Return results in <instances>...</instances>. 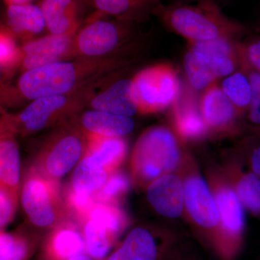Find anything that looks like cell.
I'll return each mask as SVG.
<instances>
[{
	"label": "cell",
	"instance_id": "cell-1",
	"mask_svg": "<svg viewBox=\"0 0 260 260\" xmlns=\"http://www.w3.org/2000/svg\"><path fill=\"white\" fill-rule=\"evenodd\" d=\"M184 186V219L203 249L215 260H225L218 205L197 162L186 153L180 170Z\"/></svg>",
	"mask_w": 260,
	"mask_h": 260
},
{
	"label": "cell",
	"instance_id": "cell-2",
	"mask_svg": "<svg viewBox=\"0 0 260 260\" xmlns=\"http://www.w3.org/2000/svg\"><path fill=\"white\" fill-rule=\"evenodd\" d=\"M162 22L191 43L205 42L219 38L240 41L247 29L223 14L220 8L209 0L198 5L162 4L154 13Z\"/></svg>",
	"mask_w": 260,
	"mask_h": 260
},
{
	"label": "cell",
	"instance_id": "cell-3",
	"mask_svg": "<svg viewBox=\"0 0 260 260\" xmlns=\"http://www.w3.org/2000/svg\"><path fill=\"white\" fill-rule=\"evenodd\" d=\"M186 153L174 129L164 125L148 128L133 149V179L138 185L147 187L162 176L179 172Z\"/></svg>",
	"mask_w": 260,
	"mask_h": 260
},
{
	"label": "cell",
	"instance_id": "cell-4",
	"mask_svg": "<svg viewBox=\"0 0 260 260\" xmlns=\"http://www.w3.org/2000/svg\"><path fill=\"white\" fill-rule=\"evenodd\" d=\"M205 178L220 213L225 260H237L245 237V209L219 165L207 166Z\"/></svg>",
	"mask_w": 260,
	"mask_h": 260
},
{
	"label": "cell",
	"instance_id": "cell-5",
	"mask_svg": "<svg viewBox=\"0 0 260 260\" xmlns=\"http://www.w3.org/2000/svg\"><path fill=\"white\" fill-rule=\"evenodd\" d=\"M185 242L167 225H139L104 260H170Z\"/></svg>",
	"mask_w": 260,
	"mask_h": 260
},
{
	"label": "cell",
	"instance_id": "cell-6",
	"mask_svg": "<svg viewBox=\"0 0 260 260\" xmlns=\"http://www.w3.org/2000/svg\"><path fill=\"white\" fill-rule=\"evenodd\" d=\"M139 101V112L156 113L174 105L179 97L180 83L170 64H159L138 73L133 79Z\"/></svg>",
	"mask_w": 260,
	"mask_h": 260
},
{
	"label": "cell",
	"instance_id": "cell-7",
	"mask_svg": "<svg viewBox=\"0 0 260 260\" xmlns=\"http://www.w3.org/2000/svg\"><path fill=\"white\" fill-rule=\"evenodd\" d=\"M79 75L75 64L56 61L26 70L19 78L18 88L23 97L32 101L68 95L74 89Z\"/></svg>",
	"mask_w": 260,
	"mask_h": 260
},
{
	"label": "cell",
	"instance_id": "cell-8",
	"mask_svg": "<svg viewBox=\"0 0 260 260\" xmlns=\"http://www.w3.org/2000/svg\"><path fill=\"white\" fill-rule=\"evenodd\" d=\"M200 107L208 133L225 138L245 134L242 116L218 85L212 84L205 89Z\"/></svg>",
	"mask_w": 260,
	"mask_h": 260
},
{
	"label": "cell",
	"instance_id": "cell-9",
	"mask_svg": "<svg viewBox=\"0 0 260 260\" xmlns=\"http://www.w3.org/2000/svg\"><path fill=\"white\" fill-rule=\"evenodd\" d=\"M146 199L162 218L184 219V186L181 173L167 174L150 183L146 187Z\"/></svg>",
	"mask_w": 260,
	"mask_h": 260
},
{
	"label": "cell",
	"instance_id": "cell-10",
	"mask_svg": "<svg viewBox=\"0 0 260 260\" xmlns=\"http://www.w3.org/2000/svg\"><path fill=\"white\" fill-rule=\"evenodd\" d=\"M184 70L191 86L205 90L220 78L239 69V58L208 55L190 49L184 60Z\"/></svg>",
	"mask_w": 260,
	"mask_h": 260
},
{
	"label": "cell",
	"instance_id": "cell-11",
	"mask_svg": "<svg viewBox=\"0 0 260 260\" xmlns=\"http://www.w3.org/2000/svg\"><path fill=\"white\" fill-rule=\"evenodd\" d=\"M244 209L260 217V178L246 167L232 150L219 165Z\"/></svg>",
	"mask_w": 260,
	"mask_h": 260
},
{
	"label": "cell",
	"instance_id": "cell-12",
	"mask_svg": "<svg viewBox=\"0 0 260 260\" xmlns=\"http://www.w3.org/2000/svg\"><path fill=\"white\" fill-rule=\"evenodd\" d=\"M124 28L108 20L88 24L76 38L78 51L87 56H101L115 50L124 37Z\"/></svg>",
	"mask_w": 260,
	"mask_h": 260
},
{
	"label": "cell",
	"instance_id": "cell-13",
	"mask_svg": "<svg viewBox=\"0 0 260 260\" xmlns=\"http://www.w3.org/2000/svg\"><path fill=\"white\" fill-rule=\"evenodd\" d=\"M90 104L95 110L128 117L139 112L138 92L133 80L116 82L95 95Z\"/></svg>",
	"mask_w": 260,
	"mask_h": 260
},
{
	"label": "cell",
	"instance_id": "cell-14",
	"mask_svg": "<svg viewBox=\"0 0 260 260\" xmlns=\"http://www.w3.org/2000/svg\"><path fill=\"white\" fill-rule=\"evenodd\" d=\"M73 34H50L27 44L20 51L23 68L31 70L58 61L69 50Z\"/></svg>",
	"mask_w": 260,
	"mask_h": 260
},
{
	"label": "cell",
	"instance_id": "cell-15",
	"mask_svg": "<svg viewBox=\"0 0 260 260\" xmlns=\"http://www.w3.org/2000/svg\"><path fill=\"white\" fill-rule=\"evenodd\" d=\"M22 205L29 220L34 225L50 226L56 219L55 210L47 184L38 179H30L24 184Z\"/></svg>",
	"mask_w": 260,
	"mask_h": 260
},
{
	"label": "cell",
	"instance_id": "cell-16",
	"mask_svg": "<svg viewBox=\"0 0 260 260\" xmlns=\"http://www.w3.org/2000/svg\"><path fill=\"white\" fill-rule=\"evenodd\" d=\"M173 107L174 131L181 142L196 141L208 135L200 105L192 99H178Z\"/></svg>",
	"mask_w": 260,
	"mask_h": 260
},
{
	"label": "cell",
	"instance_id": "cell-17",
	"mask_svg": "<svg viewBox=\"0 0 260 260\" xmlns=\"http://www.w3.org/2000/svg\"><path fill=\"white\" fill-rule=\"evenodd\" d=\"M80 0H43L40 8L51 34L75 32L78 25Z\"/></svg>",
	"mask_w": 260,
	"mask_h": 260
},
{
	"label": "cell",
	"instance_id": "cell-18",
	"mask_svg": "<svg viewBox=\"0 0 260 260\" xmlns=\"http://www.w3.org/2000/svg\"><path fill=\"white\" fill-rule=\"evenodd\" d=\"M68 101V95L35 99L19 114V123L28 132L42 129L54 116L67 107Z\"/></svg>",
	"mask_w": 260,
	"mask_h": 260
},
{
	"label": "cell",
	"instance_id": "cell-19",
	"mask_svg": "<svg viewBox=\"0 0 260 260\" xmlns=\"http://www.w3.org/2000/svg\"><path fill=\"white\" fill-rule=\"evenodd\" d=\"M81 121L85 129L102 138H123L135 127L131 117L95 109L85 112Z\"/></svg>",
	"mask_w": 260,
	"mask_h": 260
},
{
	"label": "cell",
	"instance_id": "cell-20",
	"mask_svg": "<svg viewBox=\"0 0 260 260\" xmlns=\"http://www.w3.org/2000/svg\"><path fill=\"white\" fill-rule=\"evenodd\" d=\"M83 144L79 137L68 135L53 146L46 160V169L52 177L59 178L68 174L79 161Z\"/></svg>",
	"mask_w": 260,
	"mask_h": 260
},
{
	"label": "cell",
	"instance_id": "cell-21",
	"mask_svg": "<svg viewBox=\"0 0 260 260\" xmlns=\"http://www.w3.org/2000/svg\"><path fill=\"white\" fill-rule=\"evenodd\" d=\"M160 5V0H93V5L103 14L124 22L145 20Z\"/></svg>",
	"mask_w": 260,
	"mask_h": 260
},
{
	"label": "cell",
	"instance_id": "cell-22",
	"mask_svg": "<svg viewBox=\"0 0 260 260\" xmlns=\"http://www.w3.org/2000/svg\"><path fill=\"white\" fill-rule=\"evenodd\" d=\"M8 23L12 31L30 37L47 28L40 7L32 4L9 5L7 12Z\"/></svg>",
	"mask_w": 260,
	"mask_h": 260
},
{
	"label": "cell",
	"instance_id": "cell-23",
	"mask_svg": "<svg viewBox=\"0 0 260 260\" xmlns=\"http://www.w3.org/2000/svg\"><path fill=\"white\" fill-rule=\"evenodd\" d=\"M21 175V161L18 145L11 135L0 140V185L13 194L16 192Z\"/></svg>",
	"mask_w": 260,
	"mask_h": 260
},
{
	"label": "cell",
	"instance_id": "cell-24",
	"mask_svg": "<svg viewBox=\"0 0 260 260\" xmlns=\"http://www.w3.org/2000/svg\"><path fill=\"white\" fill-rule=\"evenodd\" d=\"M109 179L108 170L85 157L75 169L73 177V191L92 194L102 189Z\"/></svg>",
	"mask_w": 260,
	"mask_h": 260
},
{
	"label": "cell",
	"instance_id": "cell-25",
	"mask_svg": "<svg viewBox=\"0 0 260 260\" xmlns=\"http://www.w3.org/2000/svg\"><path fill=\"white\" fill-rule=\"evenodd\" d=\"M221 89L244 120L251 102V88L247 75L239 68L225 77Z\"/></svg>",
	"mask_w": 260,
	"mask_h": 260
},
{
	"label": "cell",
	"instance_id": "cell-26",
	"mask_svg": "<svg viewBox=\"0 0 260 260\" xmlns=\"http://www.w3.org/2000/svg\"><path fill=\"white\" fill-rule=\"evenodd\" d=\"M126 144L122 138H102L95 143L90 158L108 171L117 167L125 157Z\"/></svg>",
	"mask_w": 260,
	"mask_h": 260
},
{
	"label": "cell",
	"instance_id": "cell-27",
	"mask_svg": "<svg viewBox=\"0 0 260 260\" xmlns=\"http://www.w3.org/2000/svg\"><path fill=\"white\" fill-rule=\"evenodd\" d=\"M239 68L247 75L251 88V102L244 117L245 133L249 130L260 129V73L248 63L237 43Z\"/></svg>",
	"mask_w": 260,
	"mask_h": 260
},
{
	"label": "cell",
	"instance_id": "cell-28",
	"mask_svg": "<svg viewBox=\"0 0 260 260\" xmlns=\"http://www.w3.org/2000/svg\"><path fill=\"white\" fill-rule=\"evenodd\" d=\"M86 249L85 239L73 229H61L54 234L49 245L51 258L56 260L69 259L84 254Z\"/></svg>",
	"mask_w": 260,
	"mask_h": 260
},
{
	"label": "cell",
	"instance_id": "cell-29",
	"mask_svg": "<svg viewBox=\"0 0 260 260\" xmlns=\"http://www.w3.org/2000/svg\"><path fill=\"white\" fill-rule=\"evenodd\" d=\"M85 242L90 256L95 260H104L112 249L116 238L106 228L90 220L84 229Z\"/></svg>",
	"mask_w": 260,
	"mask_h": 260
},
{
	"label": "cell",
	"instance_id": "cell-30",
	"mask_svg": "<svg viewBox=\"0 0 260 260\" xmlns=\"http://www.w3.org/2000/svg\"><path fill=\"white\" fill-rule=\"evenodd\" d=\"M246 167L260 178V134L249 132L239 138L232 149Z\"/></svg>",
	"mask_w": 260,
	"mask_h": 260
},
{
	"label": "cell",
	"instance_id": "cell-31",
	"mask_svg": "<svg viewBox=\"0 0 260 260\" xmlns=\"http://www.w3.org/2000/svg\"><path fill=\"white\" fill-rule=\"evenodd\" d=\"M90 220L97 222L116 238L126 225V218L120 210L114 205L99 204L90 209Z\"/></svg>",
	"mask_w": 260,
	"mask_h": 260
},
{
	"label": "cell",
	"instance_id": "cell-32",
	"mask_svg": "<svg viewBox=\"0 0 260 260\" xmlns=\"http://www.w3.org/2000/svg\"><path fill=\"white\" fill-rule=\"evenodd\" d=\"M28 247L21 238L0 233V260H26Z\"/></svg>",
	"mask_w": 260,
	"mask_h": 260
},
{
	"label": "cell",
	"instance_id": "cell-33",
	"mask_svg": "<svg viewBox=\"0 0 260 260\" xmlns=\"http://www.w3.org/2000/svg\"><path fill=\"white\" fill-rule=\"evenodd\" d=\"M246 35L244 40L239 41V47L248 63L260 73V32L254 30Z\"/></svg>",
	"mask_w": 260,
	"mask_h": 260
},
{
	"label": "cell",
	"instance_id": "cell-34",
	"mask_svg": "<svg viewBox=\"0 0 260 260\" xmlns=\"http://www.w3.org/2000/svg\"><path fill=\"white\" fill-rule=\"evenodd\" d=\"M129 185L127 177L121 173H116L113 174L103 186L99 198L107 202L116 200L127 191Z\"/></svg>",
	"mask_w": 260,
	"mask_h": 260
},
{
	"label": "cell",
	"instance_id": "cell-35",
	"mask_svg": "<svg viewBox=\"0 0 260 260\" xmlns=\"http://www.w3.org/2000/svg\"><path fill=\"white\" fill-rule=\"evenodd\" d=\"M20 59V51L10 34L0 30V68L10 66Z\"/></svg>",
	"mask_w": 260,
	"mask_h": 260
},
{
	"label": "cell",
	"instance_id": "cell-36",
	"mask_svg": "<svg viewBox=\"0 0 260 260\" xmlns=\"http://www.w3.org/2000/svg\"><path fill=\"white\" fill-rule=\"evenodd\" d=\"M16 195L0 185V229L11 221L15 211Z\"/></svg>",
	"mask_w": 260,
	"mask_h": 260
},
{
	"label": "cell",
	"instance_id": "cell-37",
	"mask_svg": "<svg viewBox=\"0 0 260 260\" xmlns=\"http://www.w3.org/2000/svg\"><path fill=\"white\" fill-rule=\"evenodd\" d=\"M170 260H206L185 242Z\"/></svg>",
	"mask_w": 260,
	"mask_h": 260
},
{
	"label": "cell",
	"instance_id": "cell-38",
	"mask_svg": "<svg viewBox=\"0 0 260 260\" xmlns=\"http://www.w3.org/2000/svg\"><path fill=\"white\" fill-rule=\"evenodd\" d=\"M71 203L80 211H85L90 208L92 203V194L84 192H76L73 191L71 196Z\"/></svg>",
	"mask_w": 260,
	"mask_h": 260
},
{
	"label": "cell",
	"instance_id": "cell-39",
	"mask_svg": "<svg viewBox=\"0 0 260 260\" xmlns=\"http://www.w3.org/2000/svg\"><path fill=\"white\" fill-rule=\"evenodd\" d=\"M13 121L7 116L0 117V140L10 135V131L13 129Z\"/></svg>",
	"mask_w": 260,
	"mask_h": 260
},
{
	"label": "cell",
	"instance_id": "cell-40",
	"mask_svg": "<svg viewBox=\"0 0 260 260\" xmlns=\"http://www.w3.org/2000/svg\"><path fill=\"white\" fill-rule=\"evenodd\" d=\"M31 1L32 0H5V2L8 4V6L14 5L30 4Z\"/></svg>",
	"mask_w": 260,
	"mask_h": 260
},
{
	"label": "cell",
	"instance_id": "cell-41",
	"mask_svg": "<svg viewBox=\"0 0 260 260\" xmlns=\"http://www.w3.org/2000/svg\"><path fill=\"white\" fill-rule=\"evenodd\" d=\"M62 260H95L91 256L85 255V254H80V255L73 256V257L69 258V259Z\"/></svg>",
	"mask_w": 260,
	"mask_h": 260
},
{
	"label": "cell",
	"instance_id": "cell-42",
	"mask_svg": "<svg viewBox=\"0 0 260 260\" xmlns=\"http://www.w3.org/2000/svg\"><path fill=\"white\" fill-rule=\"evenodd\" d=\"M84 4L93 5V0H80Z\"/></svg>",
	"mask_w": 260,
	"mask_h": 260
},
{
	"label": "cell",
	"instance_id": "cell-43",
	"mask_svg": "<svg viewBox=\"0 0 260 260\" xmlns=\"http://www.w3.org/2000/svg\"><path fill=\"white\" fill-rule=\"evenodd\" d=\"M255 31L260 32V23L256 25L255 29H254Z\"/></svg>",
	"mask_w": 260,
	"mask_h": 260
},
{
	"label": "cell",
	"instance_id": "cell-44",
	"mask_svg": "<svg viewBox=\"0 0 260 260\" xmlns=\"http://www.w3.org/2000/svg\"><path fill=\"white\" fill-rule=\"evenodd\" d=\"M249 132H254V133H257L260 134V129L250 130V131H248L247 133H249Z\"/></svg>",
	"mask_w": 260,
	"mask_h": 260
},
{
	"label": "cell",
	"instance_id": "cell-45",
	"mask_svg": "<svg viewBox=\"0 0 260 260\" xmlns=\"http://www.w3.org/2000/svg\"><path fill=\"white\" fill-rule=\"evenodd\" d=\"M2 76H3V74H2L1 70H0V80L2 79Z\"/></svg>",
	"mask_w": 260,
	"mask_h": 260
}]
</instances>
